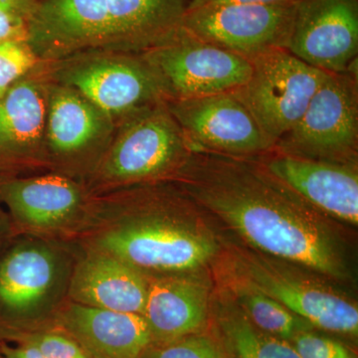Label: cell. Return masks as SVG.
Returning <instances> with one entry per match:
<instances>
[{"instance_id": "277c9868", "label": "cell", "mask_w": 358, "mask_h": 358, "mask_svg": "<svg viewBox=\"0 0 358 358\" xmlns=\"http://www.w3.org/2000/svg\"><path fill=\"white\" fill-rule=\"evenodd\" d=\"M166 101L117 124L112 143L94 169L96 185H129L176 178L193 152Z\"/></svg>"}, {"instance_id": "ba28073f", "label": "cell", "mask_w": 358, "mask_h": 358, "mask_svg": "<svg viewBox=\"0 0 358 358\" xmlns=\"http://www.w3.org/2000/svg\"><path fill=\"white\" fill-rule=\"evenodd\" d=\"M143 54L164 80L169 99L230 93L246 83L252 72L250 59L200 39L182 27Z\"/></svg>"}, {"instance_id": "e0dca14e", "label": "cell", "mask_w": 358, "mask_h": 358, "mask_svg": "<svg viewBox=\"0 0 358 358\" xmlns=\"http://www.w3.org/2000/svg\"><path fill=\"white\" fill-rule=\"evenodd\" d=\"M56 324L90 358H140L152 345L145 317L73 303L58 313Z\"/></svg>"}, {"instance_id": "44dd1931", "label": "cell", "mask_w": 358, "mask_h": 358, "mask_svg": "<svg viewBox=\"0 0 358 358\" xmlns=\"http://www.w3.org/2000/svg\"><path fill=\"white\" fill-rule=\"evenodd\" d=\"M216 322L231 358H301L289 341L254 326L229 296L217 306Z\"/></svg>"}, {"instance_id": "7c38bea8", "label": "cell", "mask_w": 358, "mask_h": 358, "mask_svg": "<svg viewBox=\"0 0 358 358\" xmlns=\"http://www.w3.org/2000/svg\"><path fill=\"white\" fill-rule=\"evenodd\" d=\"M45 82L49 162L65 167L91 162L94 171L114 138L117 122L76 90Z\"/></svg>"}, {"instance_id": "8992f818", "label": "cell", "mask_w": 358, "mask_h": 358, "mask_svg": "<svg viewBox=\"0 0 358 358\" xmlns=\"http://www.w3.org/2000/svg\"><path fill=\"white\" fill-rule=\"evenodd\" d=\"M357 63L345 73H327L300 121L275 143L286 154L357 164Z\"/></svg>"}, {"instance_id": "d6986e66", "label": "cell", "mask_w": 358, "mask_h": 358, "mask_svg": "<svg viewBox=\"0 0 358 358\" xmlns=\"http://www.w3.org/2000/svg\"><path fill=\"white\" fill-rule=\"evenodd\" d=\"M0 201L16 222L49 229L74 217L83 203V192L75 181L60 174L0 176Z\"/></svg>"}, {"instance_id": "ffe728a7", "label": "cell", "mask_w": 358, "mask_h": 358, "mask_svg": "<svg viewBox=\"0 0 358 358\" xmlns=\"http://www.w3.org/2000/svg\"><path fill=\"white\" fill-rule=\"evenodd\" d=\"M189 0H107L110 35L105 51L143 54L181 28Z\"/></svg>"}, {"instance_id": "f1b7e54d", "label": "cell", "mask_w": 358, "mask_h": 358, "mask_svg": "<svg viewBox=\"0 0 358 358\" xmlns=\"http://www.w3.org/2000/svg\"><path fill=\"white\" fill-rule=\"evenodd\" d=\"M4 358H45L36 348L28 343L16 346L2 345L0 348Z\"/></svg>"}, {"instance_id": "9a60e30c", "label": "cell", "mask_w": 358, "mask_h": 358, "mask_svg": "<svg viewBox=\"0 0 358 358\" xmlns=\"http://www.w3.org/2000/svg\"><path fill=\"white\" fill-rule=\"evenodd\" d=\"M46 114V82L36 69L0 96V176L50 164Z\"/></svg>"}, {"instance_id": "5bb4252c", "label": "cell", "mask_w": 358, "mask_h": 358, "mask_svg": "<svg viewBox=\"0 0 358 358\" xmlns=\"http://www.w3.org/2000/svg\"><path fill=\"white\" fill-rule=\"evenodd\" d=\"M255 157L313 208L357 225V164L308 159L275 148Z\"/></svg>"}, {"instance_id": "8fae6325", "label": "cell", "mask_w": 358, "mask_h": 358, "mask_svg": "<svg viewBox=\"0 0 358 358\" xmlns=\"http://www.w3.org/2000/svg\"><path fill=\"white\" fill-rule=\"evenodd\" d=\"M26 43L40 63L105 50L110 35L107 0H43L26 20Z\"/></svg>"}, {"instance_id": "9c48e42d", "label": "cell", "mask_w": 358, "mask_h": 358, "mask_svg": "<svg viewBox=\"0 0 358 358\" xmlns=\"http://www.w3.org/2000/svg\"><path fill=\"white\" fill-rule=\"evenodd\" d=\"M299 1L192 9L186 10L181 27L251 60L266 52L287 48Z\"/></svg>"}, {"instance_id": "7402d4cb", "label": "cell", "mask_w": 358, "mask_h": 358, "mask_svg": "<svg viewBox=\"0 0 358 358\" xmlns=\"http://www.w3.org/2000/svg\"><path fill=\"white\" fill-rule=\"evenodd\" d=\"M226 287L228 296L243 310L250 322L264 333L291 341L296 334L315 329L279 301L231 275L226 277Z\"/></svg>"}, {"instance_id": "2e32d148", "label": "cell", "mask_w": 358, "mask_h": 358, "mask_svg": "<svg viewBox=\"0 0 358 358\" xmlns=\"http://www.w3.org/2000/svg\"><path fill=\"white\" fill-rule=\"evenodd\" d=\"M210 296V281L199 271L150 280L143 317L152 343H169L206 331Z\"/></svg>"}, {"instance_id": "3957f363", "label": "cell", "mask_w": 358, "mask_h": 358, "mask_svg": "<svg viewBox=\"0 0 358 358\" xmlns=\"http://www.w3.org/2000/svg\"><path fill=\"white\" fill-rule=\"evenodd\" d=\"M35 69L47 82L76 90L117 124L169 99L164 80L143 54L90 51L39 63Z\"/></svg>"}, {"instance_id": "484cf974", "label": "cell", "mask_w": 358, "mask_h": 358, "mask_svg": "<svg viewBox=\"0 0 358 358\" xmlns=\"http://www.w3.org/2000/svg\"><path fill=\"white\" fill-rule=\"evenodd\" d=\"M301 358H355L348 346L313 329L296 334L289 341Z\"/></svg>"}, {"instance_id": "f546056e", "label": "cell", "mask_w": 358, "mask_h": 358, "mask_svg": "<svg viewBox=\"0 0 358 358\" xmlns=\"http://www.w3.org/2000/svg\"><path fill=\"white\" fill-rule=\"evenodd\" d=\"M36 2L33 0H0V10L17 14L27 20Z\"/></svg>"}, {"instance_id": "7a4b0ae2", "label": "cell", "mask_w": 358, "mask_h": 358, "mask_svg": "<svg viewBox=\"0 0 358 358\" xmlns=\"http://www.w3.org/2000/svg\"><path fill=\"white\" fill-rule=\"evenodd\" d=\"M141 192L147 210L115 226L98 250L121 259L143 274L194 272L210 262L218 245L202 226L182 216L194 201L185 192L148 187Z\"/></svg>"}, {"instance_id": "83f0119b", "label": "cell", "mask_w": 358, "mask_h": 358, "mask_svg": "<svg viewBox=\"0 0 358 358\" xmlns=\"http://www.w3.org/2000/svg\"><path fill=\"white\" fill-rule=\"evenodd\" d=\"M296 1L299 0H189L186 10L203 8V7L229 6V4L288 3V2Z\"/></svg>"}, {"instance_id": "d4e9b609", "label": "cell", "mask_w": 358, "mask_h": 358, "mask_svg": "<svg viewBox=\"0 0 358 358\" xmlns=\"http://www.w3.org/2000/svg\"><path fill=\"white\" fill-rule=\"evenodd\" d=\"M39 63L25 41L0 43V96L18 80L29 74Z\"/></svg>"}, {"instance_id": "5b68a950", "label": "cell", "mask_w": 358, "mask_h": 358, "mask_svg": "<svg viewBox=\"0 0 358 358\" xmlns=\"http://www.w3.org/2000/svg\"><path fill=\"white\" fill-rule=\"evenodd\" d=\"M227 263L228 275L279 301L313 327L357 336V303L315 278L312 271L235 246L228 251Z\"/></svg>"}, {"instance_id": "603a6c76", "label": "cell", "mask_w": 358, "mask_h": 358, "mask_svg": "<svg viewBox=\"0 0 358 358\" xmlns=\"http://www.w3.org/2000/svg\"><path fill=\"white\" fill-rule=\"evenodd\" d=\"M140 358H231L220 336L203 331L169 343H152Z\"/></svg>"}, {"instance_id": "ac0fdd59", "label": "cell", "mask_w": 358, "mask_h": 358, "mask_svg": "<svg viewBox=\"0 0 358 358\" xmlns=\"http://www.w3.org/2000/svg\"><path fill=\"white\" fill-rule=\"evenodd\" d=\"M148 286L147 275L98 250L75 268L69 294L80 305L143 315Z\"/></svg>"}, {"instance_id": "4fadbf2b", "label": "cell", "mask_w": 358, "mask_h": 358, "mask_svg": "<svg viewBox=\"0 0 358 358\" xmlns=\"http://www.w3.org/2000/svg\"><path fill=\"white\" fill-rule=\"evenodd\" d=\"M286 50L327 73H345L358 57V0H300Z\"/></svg>"}, {"instance_id": "4316f807", "label": "cell", "mask_w": 358, "mask_h": 358, "mask_svg": "<svg viewBox=\"0 0 358 358\" xmlns=\"http://www.w3.org/2000/svg\"><path fill=\"white\" fill-rule=\"evenodd\" d=\"M27 37L26 20L22 16L0 10V43L25 41Z\"/></svg>"}, {"instance_id": "30bf717a", "label": "cell", "mask_w": 358, "mask_h": 358, "mask_svg": "<svg viewBox=\"0 0 358 358\" xmlns=\"http://www.w3.org/2000/svg\"><path fill=\"white\" fill-rule=\"evenodd\" d=\"M166 102L192 152L252 157L273 148L253 115L231 92Z\"/></svg>"}, {"instance_id": "52a82bcc", "label": "cell", "mask_w": 358, "mask_h": 358, "mask_svg": "<svg viewBox=\"0 0 358 358\" xmlns=\"http://www.w3.org/2000/svg\"><path fill=\"white\" fill-rule=\"evenodd\" d=\"M246 83L231 92L273 147L300 121L327 73L303 62L286 49H275L251 59Z\"/></svg>"}, {"instance_id": "6da1fadb", "label": "cell", "mask_w": 358, "mask_h": 358, "mask_svg": "<svg viewBox=\"0 0 358 358\" xmlns=\"http://www.w3.org/2000/svg\"><path fill=\"white\" fill-rule=\"evenodd\" d=\"M173 180L250 248L329 279L350 278L345 252L324 214L255 157L193 152Z\"/></svg>"}, {"instance_id": "cb8c5ba5", "label": "cell", "mask_w": 358, "mask_h": 358, "mask_svg": "<svg viewBox=\"0 0 358 358\" xmlns=\"http://www.w3.org/2000/svg\"><path fill=\"white\" fill-rule=\"evenodd\" d=\"M2 338L36 348L45 358H90L82 346L62 329H29L9 331Z\"/></svg>"}, {"instance_id": "4dcf8cb0", "label": "cell", "mask_w": 358, "mask_h": 358, "mask_svg": "<svg viewBox=\"0 0 358 358\" xmlns=\"http://www.w3.org/2000/svg\"><path fill=\"white\" fill-rule=\"evenodd\" d=\"M0 358H1V352H0Z\"/></svg>"}]
</instances>
